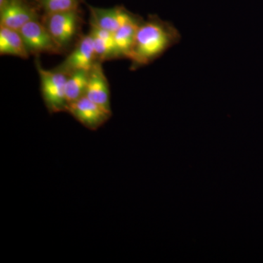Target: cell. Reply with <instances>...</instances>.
I'll return each mask as SVG.
<instances>
[{"instance_id":"cell-4","label":"cell","mask_w":263,"mask_h":263,"mask_svg":"<svg viewBox=\"0 0 263 263\" xmlns=\"http://www.w3.org/2000/svg\"><path fill=\"white\" fill-rule=\"evenodd\" d=\"M18 31L29 54L60 53L62 51L42 21L38 18L30 21Z\"/></svg>"},{"instance_id":"cell-12","label":"cell","mask_w":263,"mask_h":263,"mask_svg":"<svg viewBox=\"0 0 263 263\" xmlns=\"http://www.w3.org/2000/svg\"><path fill=\"white\" fill-rule=\"evenodd\" d=\"M141 17L123 25L117 32L114 33L116 48L119 58H127L134 44L137 31L143 22Z\"/></svg>"},{"instance_id":"cell-2","label":"cell","mask_w":263,"mask_h":263,"mask_svg":"<svg viewBox=\"0 0 263 263\" xmlns=\"http://www.w3.org/2000/svg\"><path fill=\"white\" fill-rule=\"evenodd\" d=\"M35 65L41 80L43 102L48 112L50 114L67 112L69 106L65 93L67 74L43 68L38 58L36 59Z\"/></svg>"},{"instance_id":"cell-13","label":"cell","mask_w":263,"mask_h":263,"mask_svg":"<svg viewBox=\"0 0 263 263\" xmlns=\"http://www.w3.org/2000/svg\"><path fill=\"white\" fill-rule=\"evenodd\" d=\"M89 70H79L67 74L65 93L69 105L85 97L89 81Z\"/></svg>"},{"instance_id":"cell-14","label":"cell","mask_w":263,"mask_h":263,"mask_svg":"<svg viewBox=\"0 0 263 263\" xmlns=\"http://www.w3.org/2000/svg\"><path fill=\"white\" fill-rule=\"evenodd\" d=\"M45 13L79 9L81 0H38Z\"/></svg>"},{"instance_id":"cell-11","label":"cell","mask_w":263,"mask_h":263,"mask_svg":"<svg viewBox=\"0 0 263 263\" xmlns=\"http://www.w3.org/2000/svg\"><path fill=\"white\" fill-rule=\"evenodd\" d=\"M0 53L27 59L29 53L19 31L0 26Z\"/></svg>"},{"instance_id":"cell-3","label":"cell","mask_w":263,"mask_h":263,"mask_svg":"<svg viewBox=\"0 0 263 263\" xmlns=\"http://www.w3.org/2000/svg\"><path fill=\"white\" fill-rule=\"evenodd\" d=\"M43 23L62 51L68 47L79 34L81 18L79 9L45 13Z\"/></svg>"},{"instance_id":"cell-8","label":"cell","mask_w":263,"mask_h":263,"mask_svg":"<svg viewBox=\"0 0 263 263\" xmlns=\"http://www.w3.org/2000/svg\"><path fill=\"white\" fill-rule=\"evenodd\" d=\"M38 18L36 10L25 0H8L0 8V25L18 31L30 21Z\"/></svg>"},{"instance_id":"cell-5","label":"cell","mask_w":263,"mask_h":263,"mask_svg":"<svg viewBox=\"0 0 263 263\" xmlns=\"http://www.w3.org/2000/svg\"><path fill=\"white\" fill-rule=\"evenodd\" d=\"M67 112L84 127L91 131L98 130L112 116V114L86 97L70 104Z\"/></svg>"},{"instance_id":"cell-15","label":"cell","mask_w":263,"mask_h":263,"mask_svg":"<svg viewBox=\"0 0 263 263\" xmlns=\"http://www.w3.org/2000/svg\"><path fill=\"white\" fill-rule=\"evenodd\" d=\"M36 1H37V2H38V0H36Z\"/></svg>"},{"instance_id":"cell-6","label":"cell","mask_w":263,"mask_h":263,"mask_svg":"<svg viewBox=\"0 0 263 263\" xmlns=\"http://www.w3.org/2000/svg\"><path fill=\"white\" fill-rule=\"evenodd\" d=\"M96 62L92 37L89 33L81 37L70 54L53 70L67 75L76 70H89Z\"/></svg>"},{"instance_id":"cell-7","label":"cell","mask_w":263,"mask_h":263,"mask_svg":"<svg viewBox=\"0 0 263 263\" xmlns=\"http://www.w3.org/2000/svg\"><path fill=\"white\" fill-rule=\"evenodd\" d=\"M89 9L90 24L113 33L124 24L139 17L123 6L103 8L89 5Z\"/></svg>"},{"instance_id":"cell-10","label":"cell","mask_w":263,"mask_h":263,"mask_svg":"<svg viewBox=\"0 0 263 263\" xmlns=\"http://www.w3.org/2000/svg\"><path fill=\"white\" fill-rule=\"evenodd\" d=\"M89 34L92 37L97 61L104 62L119 59L114 33L90 24Z\"/></svg>"},{"instance_id":"cell-9","label":"cell","mask_w":263,"mask_h":263,"mask_svg":"<svg viewBox=\"0 0 263 263\" xmlns=\"http://www.w3.org/2000/svg\"><path fill=\"white\" fill-rule=\"evenodd\" d=\"M85 97L112 114L110 89L102 62L97 61L90 69L89 81Z\"/></svg>"},{"instance_id":"cell-1","label":"cell","mask_w":263,"mask_h":263,"mask_svg":"<svg viewBox=\"0 0 263 263\" xmlns=\"http://www.w3.org/2000/svg\"><path fill=\"white\" fill-rule=\"evenodd\" d=\"M181 34L172 24L157 15H148L137 31L129 53L132 70L146 66L179 43Z\"/></svg>"}]
</instances>
